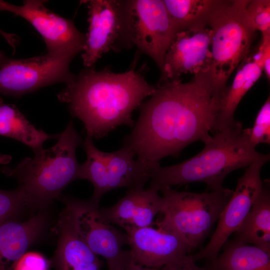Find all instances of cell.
I'll return each instance as SVG.
<instances>
[{
	"label": "cell",
	"mask_w": 270,
	"mask_h": 270,
	"mask_svg": "<svg viewBox=\"0 0 270 270\" xmlns=\"http://www.w3.org/2000/svg\"><path fill=\"white\" fill-rule=\"evenodd\" d=\"M222 93L210 71L182 80L160 83L142 103L131 132L123 140L142 164L152 170L168 156L176 157L187 146L205 141L216 131Z\"/></svg>",
	"instance_id": "obj_1"
},
{
	"label": "cell",
	"mask_w": 270,
	"mask_h": 270,
	"mask_svg": "<svg viewBox=\"0 0 270 270\" xmlns=\"http://www.w3.org/2000/svg\"><path fill=\"white\" fill-rule=\"evenodd\" d=\"M138 58L122 73L113 72L110 66L98 71L84 69L58 94L72 116L84 123L86 136L100 139L119 126H134L132 112L156 90L142 70H136Z\"/></svg>",
	"instance_id": "obj_2"
},
{
	"label": "cell",
	"mask_w": 270,
	"mask_h": 270,
	"mask_svg": "<svg viewBox=\"0 0 270 270\" xmlns=\"http://www.w3.org/2000/svg\"><path fill=\"white\" fill-rule=\"evenodd\" d=\"M202 150L179 164L160 166L152 172L150 187L158 192L166 188L203 182L211 190L224 188L226 176L247 168L254 162L270 160V155L258 152L250 142L246 130L236 121L204 142Z\"/></svg>",
	"instance_id": "obj_3"
},
{
	"label": "cell",
	"mask_w": 270,
	"mask_h": 270,
	"mask_svg": "<svg viewBox=\"0 0 270 270\" xmlns=\"http://www.w3.org/2000/svg\"><path fill=\"white\" fill-rule=\"evenodd\" d=\"M57 140L52 147L34 151L32 158L22 159L14 168H1L6 176L18 180V188L34 210L46 209L70 183L78 180L80 164L76 150L84 140L72 120Z\"/></svg>",
	"instance_id": "obj_4"
},
{
	"label": "cell",
	"mask_w": 270,
	"mask_h": 270,
	"mask_svg": "<svg viewBox=\"0 0 270 270\" xmlns=\"http://www.w3.org/2000/svg\"><path fill=\"white\" fill-rule=\"evenodd\" d=\"M246 0H218L207 20L211 30L210 71L216 86L223 92L231 74L248 56L255 32L244 18Z\"/></svg>",
	"instance_id": "obj_5"
},
{
	"label": "cell",
	"mask_w": 270,
	"mask_h": 270,
	"mask_svg": "<svg viewBox=\"0 0 270 270\" xmlns=\"http://www.w3.org/2000/svg\"><path fill=\"white\" fill-rule=\"evenodd\" d=\"M160 221L176 232L192 252L202 242L211 230L233 191L223 188L194 193L166 188Z\"/></svg>",
	"instance_id": "obj_6"
},
{
	"label": "cell",
	"mask_w": 270,
	"mask_h": 270,
	"mask_svg": "<svg viewBox=\"0 0 270 270\" xmlns=\"http://www.w3.org/2000/svg\"><path fill=\"white\" fill-rule=\"evenodd\" d=\"M76 55L72 52L48 53L15 59L0 51V92L16 98L58 82L66 84L76 75L69 66Z\"/></svg>",
	"instance_id": "obj_7"
},
{
	"label": "cell",
	"mask_w": 270,
	"mask_h": 270,
	"mask_svg": "<svg viewBox=\"0 0 270 270\" xmlns=\"http://www.w3.org/2000/svg\"><path fill=\"white\" fill-rule=\"evenodd\" d=\"M124 15L132 45L151 58L162 72L166 54L178 32L164 1L124 0Z\"/></svg>",
	"instance_id": "obj_8"
},
{
	"label": "cell",
	"mask_w": 270,
	"mask_h": 270,
	"mask_svg": "<svg viewBox=\"0 0 270 270\" xmlns=\"http://www.w3.org/2000/svg\"><path fill=\"white\" fill-rule=\"evenodd\" d=\"M86 2L89 25L82 58L84 65L91 68L104 54L110 50L118 52L133 46L126 28L124 0Z\"/></svg>",
	"instance_id": "obj_9"
},
{
	"label": "cell",
	"mask_w": 270,
	"mask_h": 270,
	"mask_svg": "<svg viewBox=\"0 0 270 270\" xmlns=\"http://www.w3.org/2000/svg\"><path fill=\"white\" fill-rule=\"evenodd\" d=\"M59 198L69 210L76 232L89 248L103 257L108 267L119 262L126 252L122 248L128 244L127 234L108 222L101 214L99 206L90 200L62 195Z\"/></svg>",
	"instance_id": "obj_10"
},
{
	"label": "cell",
	"mask_w": 270,
	"mask_h": 270,
	"mask_svg": "<svg viewBox=\"0 0 270 270\" xmlns=\"http://www.w3.org/2000/svg\"><path fill=\"white\" fill-rule=\"evenodd\" d=\"M268 162H254L238 178L236 189L220 214L209 242L200 252L190 255L194 260L214 259L230 235L240 226L264 188L260 171Z\"/></svg>",
	"instance_id": "obj_11"
},
{
	"label": "cell",
	"mask_w": 270,
	"mask_h": 270,
	"mask_svg": "<svg viewBox=\"0 0 270 270\" xmlns=\"http://www.w3.org/2000/svg\"><path fill=\"white\" fill-rule=\"evenodd\" d=\"M46 0H26L16 6L0 0V10L8 11L28 22L42 36L47 52L84 51L86 37L74 22L52 12L44 6Z\"/></svg>",
	"instance_id": "obj_12"
},
{
	"label": "cell",
	"mask_w": 270,
	"mask_h": 270,
	"mask_svg": "<svg viewBox=\"0 0 270 270\" xmlns=\"http://www.w3.org/2000/svg\"><path fill=\"white\" fill-rule=\"evenodd\" d=\"M210 35L207 23L178 32L166 54L158 84L181 80L182 74L209 71Z\"/></svg>",
	"instance_id": "obj_13"
},
{
	"label": "cell",
	"mask_w": 270,
	"mask_h": 270,
	"mask_svg": "<svg viewBox=\"0 0 270 270\" xmlns=\"http://www.w3.org/2000/svg\"><path fill=\"white\" fill-rule=\"evenodd\" d=\"M156 225V228L149 226L126 233L130 252L136 262L160 268L192 252L176 232L160 220Z\"/></svg>",
	"instance_id": "obj_14"
},
{
	"label": "cell",
	"mask_w": 270,
	"mask_h": 270,
	"mask_svg": "<svg viewBox=\"0 0 270 270\" xmlns=\"http://www.w3.org/2000/svg\"><path fill=\"white\" fill-rule=\"evenodd\" d=\"M158 192L150 188L128 190L115 204L100 208V210L108 222L123 228L126 233L152 226L154 217L161 212L163 206V199Z\"/></svg>",
	"instance_id": "obj_15"
},
{
	"label": "cell",
	"mask_w": 270,
	"mask_h": 270,
	"mask_svg": "<svg viewBox=\"0 0 270 270\" xmlns=\"http://www.w3.org/2000/svg\"><path fill=\"white\" fill-rule=\"evenodd\" d=\"M49 218L44 209L26 221L12 220L0 224V270H14L27 250L46 232Z\"/></svg>",
	"instance_id": "obj_16"
},
{
	"label": "cell",
	"mask_w": 270,
	"mask_h": 270,
	"mask_svg": "<svg viewBox=\"0 0 270 270\" xmlns=\"http://www.w3.org/2000/svg\"><path fill=\"white\" fill-rule=\"evenodd\" d=\"M56 232L58 244L50 260L51 267L56 270H101L104 261L78 235L66 206L59 216Z\"/></svg>",
	"instance_id": "obj_17"
},
{
	"label": "cell",
	"mask_w": 270,
	"mask_h": 270,
	"mask_svg": "<svg viewBox=\"0 0 270 270\" xmlns=\"http://www.w3.org/2000/svg\"><path fill=\"white\" fill-rule=\"evenodd\" d=\"M104 162L106 192L120 188L128 190L144 188L152 171L142 164L128 148L122 146L112 152H102Z\"/></svg>",
	"instance_id": "obj_18"
},
{
	"label": "cell",
	"mask_w": 270,
	"mask_h": 270,
	"mask_svg": "<svg viewBox=\"0 0 270 270\" xmlns=\"http://www.w3.org/2000/svg\"><path fill=\"white\" fill-rule=\"evenodd\" d=\"M262 69L252 56H246L238 66L234 81L227 87L219 104L216 132L234 124V112L240 100L259 79Z\"/></svg>",
	"instance_id": "obj_19"
},
{
	"label": "cell",
	"mask_w": 270,
	"mask_h": 270,
	"mask_svg": "<svg viewBox=\"0 0 270 270\" xmlns=\"http://www.w3.org/2000/svg\"><path fill=\"white\" fill-rule=\"evenodd\" d=\"M223 247L206 266L210 270H270V252L257 246L234 238Z\"/></svg>",
	"instance_id": "obj_20"
},
{
	"label": "cell",
	"mask_w": 270,
	"mask_h": 270,
	"mask_svg": "<svg viewBox=\"0 0 270 270\" xmlns=\"http://www.w3.org/2000/svg\"><path fill=\"white\" fill-rule=\"evenodd\" d=\"M0 136L16 140L31 148L33 152L42 148L58 134H50L32 124L14 104H6L0 97Z\"/></svg>",
	"instance_id": "obj_21"
},
{
	"label": "cell",
	"mask_w": 270,
	"mask_h": 270,
	"mask_svg": "<svg viewBox=\"0 0 270 270\" xmlns=\"http://www.w3.org/2000/svg\"><path fill=\"white\" fill-rule=\"evenodd\" d=\"M234 238L270 252V194L263 188Z\"/></svg>",
	"instance_id": "obj_22"
},
{
	"label": "cell",
	"mask_w": 270,
	"mask_h": 270,
	"mask_svg": "<svg viewBox=\"0 0 270 270\" xmlns=\"http://www.w3.org/2000/svg\"><path fill=\"white\" fill-rule=\"evenodd\" d=\"M168 16L177 32L206 24L218 0H164Z\"/></svg>",
	"instance_id": "obj_23"
},
{
	"label": "cell",
	"mask_w": 270,
	"mask_h": 270,
	"mask_svg": "<svg viewBox=\"0 0 270 270\" xmlns=\"http://www.w3.org/2000/svg\"><path fill=\"white\" fill-rule=\"evenodd\" d=\"M82 146L86 152V160L80 165L78 180H86L92 183L94 192L90 200L99 206L102 197L106 192L102 152L95 146L92 138L90 136H86Z\"/></svg>",
	"instance_id": "obj_24"
},
{
	"label": "cell",
	"mask_w": 270,
	"mask_h": 270,
	"mask_svg": "<svg viewBox=\"0 0 270 270\" xmlns=\"http://www.w3.org/2000/svg\"><path fill=\"white\" fill-rule=\"evenodd\" d=\"M34 210L18 188L6 190L0 189V224L19 220L28 210Z\"/></svg>",
	"instance_id": "obj_25"
},
{
	"label": "cell",
	"mask_w": 270,
	"mask_h": 270,
	"mask_svg": "<svg viewBox=\"0 0 270 270\" xmlns=\"http://www.w3.org/2000/svg\"><path fill=\"white\" fill-rule=\"evenodd\" d=\"M244 16L248 26L254 32L259 30L262 34L270 33L269 0H246Z\"/></svg>",
	"instance_id": "obj_26"
},
{
	"label": "cell",
	"mask_w": 270,
	"mask_h": 270,
	"mask_svg": "<svg viewBox=\"0 0 270 270\" xmlns=\"http://www.w3.org/2000/svg\"><path fill=\"white\" fill-rule=\"evenodd\" d=\"M251 144L270 143V98H267L258 113L253 126L246 130Z\"/></svg>",
	"instance_id": "obj_27"
},
{
	"label": "cell",
	"mask_w": 270,
	"mask_h": 270,
	"mask_svg": "<svg viewBox=\"0 0 270 270\" xmlns=\"http://www.w3.org/2000/svg\"><path fill=\"white\" fill-rule=\"evenodd\" d=\"M50 260L37 252H26L19 260L14 270H49Z\"/></svg>",
	"instance_id": "obj_28"
},
{
	"label": "cell",
	"mask_w": 270,
	"mask_h": 270,
	"mask_svg": "<svg viewBox=\"0 0 270 270\" xmlns=\"http://www.w3.org/2000/svg\"><path fill=\"white\" fill-rule=\"evenodd\" d=\"M254 62L262 69L268 80L270 79V33L262 34V39L256 54L252 56Z\"/></svg>",
	"instance_id": "obj_29"
},
{
	"label": "cell",
	"mask_w": 270,
	"mask_h": 270,
	"mask_svg": "<svg viewBox=\"0 0 270 270\" xmlns=\"http://www.w3.org/2000/svg\"><path fill=\"white\" fill-rule=\"evenodd\" d=\"M158 270H210L207 267L201 268L196 264L190 254L182 256L178 259L168 263Z\"/></svg>",
	"instance_id": "obj_30"
},
{
	"label": "cell",
	"mask_w": 270,
	"mask_h": 270,
	"mask_svg": "<svg viewBox=\"0 0 270 270\" xmlns=\"http://www.w3.org/2000/svg\"><path fill=\"white\" fill-rule=\"evenodd\" d=\"M108 270H158L159 268H150L142 266L136 262L128 251L125 258L117 264L108 268Z\"/></svg>",
	"instance_id": "obj_31"
},
{
	"label": "cell",
	"mask_w": 270,
	"mask_h": 270,
	"mask_svg": "<svg viewBox=\"0 0 270 270\" xmlns=\"http://www.w3.org/2000/svg\"><path fill=\"white\" fill-rule=\"evenodd\" d=\"M0 34H2L8 41V42L12 46L16 47L18 42V36L15 34H8L0 30Z\"/></svg>",
	"instance_id": "obj_32"
},
{
	"label": "cell",
	"mask_w": 270,
	"mask_h": 270,
	"mask_svg": "<svg viewBox=\"0 0 270 270\" xmlns=\"http://www.w3.org/2000/svg\"><path fill=\"white\" fill-rule=\"evenodd\" d=\"M11 160L10 156L0 153V164H6L8 163Z\"/></svg>",
	"instance_id": "obj_33"
}]
</instances>
